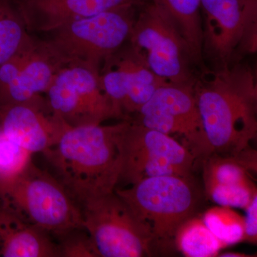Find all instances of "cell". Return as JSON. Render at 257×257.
<instances>
[{
  "instance_id": "8fae6325",
  "label": "cell",
  "mask_w": 257,
  "mask_h": 257,
  "mask_svg": "<svg viewBox=\"0 0 257 257\" xmlns=\"http://www.w3.org/2000/svg\"><path fill=\"white\" fill-rule=\"evenodd\" d=\"M193 84L167 83L132 120L170 136L181 137L182 144L198 160L202 155L204 132Z\"/></svg>"
},
{
  "instance_id": "7c38bea8",
  "label": "cell",
  "mask_w": 257,
  "mask_h": 257,
  "mask_svg": "<svg viewBox=\"0 0 257 257\" xmlns=\"http://www.w3.org/2000/svg\"><path fill=\"white\" fill-rule=\"evenodd\" d=\"M99 78L115 114L124 120L136 114L159 88L168 83L154 73L130 46L120 48L104 61Z\"/></svg>"
},
{
  "instance_id": "3957f363",
  "label": "cell",
  "mask_w": 257,
  "mask_h": 257,
  "mask_svg": "<svg viewBox=\"0 0 257 257\" xmlns=\"http://www.w3.org/2000/svg\"><path fill=\"white\" fill-rule=\"evenodd\" d=\"M115 192L150 231L158 254L175 249L177 230L202 199L192 175L150 177Z\"/></svg>"
},
{
  "instance_id": "30bf717a",
  "label": "cell",
  "mask_w": 257,
  "mask_h": 257,
  "mask_svg": "<svg viewBox=\"0 0 257 257\" xmlns=\"http://www.w3.org/2000/svg\"><path fill=\"white\" fill-rule=\"evenodd\" d=\"M201 8L204 52L217 68L232 64L237 53L256 52L257 0H201Z\"/></svg>"
},
{
  "instance_id": "44dd1931",
  "label": "cell",
  "mask_w": 257,
  "mask_h": 257,
  "mask_svg": "<svg viewBox=\"0 0 257 257\" xmlns=\"http://www.w3.org/2000/svg\"><path fill=\"white\" fill-rule=\"evenodd\" d=\"M32 155L0 130V184L23 170Z\"/></svg>"
},
{
  "instance_id": "52a82bcc",
  "label": "cell",
  "mask_w": 257,
  "mask_h": 257,
  "mask_svg": "<svg viewBox=\"0 0 257 257\" xmlns=\"http://www.w3.org/2000/svg\"><path fill=\"white\" fill-rule=\"evenodd\" d=\"M83 226L99 257L158 255L150 231L115 191L80 206Z\"/></svg>"
},
{
  "instance_id": "7a4b0ae2",
  "label": "cell",
  "mask_w": 257,
  "mask_h": 257,
  "mask_svg": "<svg viewBox=\"0 0 257 257\" xmlns=\"http://www.w3.org/2000/svg\"><path fill=\"white\" fill-rule=\"evenodd\" d=\"M126 124L127 121L122 120L115 124L69 128L58 143L42 153L51 173L79 207L116 188Z\"/></svg>"
},
{
  "instance_id": "9c48e42d",
  "label": "cell",
  "mask_w": 257,
  "mask_h": 257,
  "mask_svg": "<svg viewBox=\"0 0 257 257\" xmlns=\"http://www.w3.org/2000/svg\"><path fill=\"white\" fill-rule=\"evenodd\" d=\"M45 94L51 109L69 127L102 124L116 118L101 87L99 70L87 66L62 67Z\"/></svg>"
},
{
  "instance_id": "ffe728a7",
  "label": "cell",
  "mask_w": 257,
  "mask_h": 257,
  "mask_svg": "<svg viewBox=\"0 0 257 257\" xmlns=\"http://www.w3.org/2000/svg\"><path fill=\"white\" fill-rule=\"evenodd\" d=\"M202 219L226 247L243 241L244 217L233 208L214 206L204 211Z\"/></svg>"
},
{
  "instance_id": "cb8c5ba5",
  "label": "cell",
  "mask_w": 257,
  "mask_h": 257,
  "mask_svg": "<svg viewBox=\"0 0 257 257\" xmlns=\"http://www.w3.org/2000/svg\"><path fill=\"white\" fill-rule=\"evenodd\" d=\"M244 236L243 241L252 244L257 242V194L245 208Z\"/></svg>"
},
{
  "instance_id": "ac0fdd59",
  "label": "cell",
  "mask_w": 257,
  "mask_h": 257,
  "mask_svg": "<svg viewBox=\"0 0 257 257\" xmlns=\"http://www.w3.org/2000/svg\"><path fill=\"white\" fill-rule=\"evenodd\" d=\"M226 246L213 234L202 216L194 215L177 230L175 248L186 257L217 256Z\"/></svg>"
},
{
  "instance_id": "6da1fadb",
  "label": "cell",
  "mask_w": 257,
  "mask_h": 257,
  "mask_svg": "<svg viewBox=\"0 0 257 257\" xmlns=\"http://www.w3.org/2000/svg\"><path fill=\"white\" fill-rule=\"evenodd\" d=\"M194 94L204 132L200 160L212 155L236 156L253 149L257 135L256 77L247 65L218 67L196 78Z\"/></svg>"
},
{
  "instance_id": "ba28073f",
  "label": "cell",
  "mask_w": 257,
  "mask_h": 257,
  "mask_svg": "<svg viewBox=\"0 0 257 257\" xmlns=\"http://www.w3.org/2000/svg\"><path fill=\"white\" fill-rule=\"evenodd\" d=\"M121 140L119 182L130 186L161 176H190L197 160L173 137L128 119Z\"/></svg>"
},
{
  "instance_id": "603a6c76",
  "label": "cell",
  "mask_w": 257,
  "mask_h": 257,
  "mask_svg": "<svg viewBox=\"0 0 257 257\" xmlns=\"http://www.w3.org/2000/svg\"><path fill=\"white\" fill-rule=\"evenodd\" d=\"M56 236L60 257H99L84 226L67 230Z\"/></svg>"
},
{
  "instance_id": "5b68a950",
  "label": "cell",
  "mask_w": 257,
  "mask_h": 257,
  "mask_svg": "<svg viewBox=\"0 0 257 257\" xmlns=\"http://www.w3.org/2000/svg\"><path fill=\"white\" fill-rule=\"evenodd\" d=\"M140 6H130L64 24L45 40L62 65L82 64L100 69L131 35Z\"/></svg>"
},
{
  "instance_id": "9a60e30c",
  "label": "cell",
  "mask_w": 257,
  "mask_h": 257,
  "mask_svg": "<svg viewBox=\"0 0 257 257\" xmlns=\"http://www.w3.org/2000/svg\"><path fill=\"white\" fill-rule=\"evenodd\" d=\"M62 67L45 41L37 40L18 77L0 95V106L28 102L41 97Z\"/></svg>"
},
{
  "instance_id": "277c9868",
  "label": "cell",
  "mask_w": 257,
  "mask_h": 257,
  "mask_svg": "<svg viewBox=\"0 0 257 257\" xmlns=\"http://www.w3.org/2000/svg\"><path fill=\"white\" fill-rule=\"evenodd\" d=\"M0 202L50 235L83 226L79 204L50 171L40 168L32 160L0 184Z\"/></svg>"
},
{
  "instance_id": "5bb4252c",
  "label": "cell",
  "mask_w": 257,
  "mask_h": 257,
  "mask_svg": "<svg viewBox=\"0 0 257 257\" xmlns=\"http://www.w3.org/2000/svg\"><path fill=\"white\" fill-rule=\"evenodd\" d=\"M28 31L49 32L74 20L146 0H15Z\"/></svg>"
},
{
  "instance_id": "e0dca14e",
  "label": "cell",
  "mask_w": 257,
  "mask_h": 257,
  "mask_svg": "<svg viewBox=\"0 0 257 257\" xmlns=\"http://www.w3.org/2000/svg\"><path fill=\"white\" fill-rule=\"evenodd\" d=\"M162 5L175 20L194 65L204 68V30L201 0H152Z\"/></svg>"
},
{
  "instance_id": "7402d4cb",
  "label": "cell",
  "mask_w": 257,
  "mask_h": 257,
  "mask_svg": "<svg viewBox=\"0 0 257 257\" xmlns=\"http://www.w3.org/2000/svg\"><path fill=\"white\" fill-rule=\"evenodd\" d=\"M207 197L216 205L243 209L247 207L255 194V184L251 185L219 186L204 187Z\"/></svg>"
},
{
  "instance_id": "8992f818",
  "label": "cell",
  "mask_w": 257,
  "mask_h": 257,
  "mask_svg": "<svg viewBox=\"0 0 257 257\" xmlns=\"http://www.w3.org/2000/svg\"><path fill=\"white\" fill-rule=\"evenodd\" d=\"M128 41L149 68L166 82L184 84L195 81L188 46L162 5L146 0L139 8Z\"/></svg>"
},
{
  "instance_id": "d4e9b609",
  "label": "cell",
  "mask_w": 257,
  "mask_h": 257,
  "mask_svg": "<svg viewBox=\"0 0 257 257\" xmlns=\"http://www.w3.org/2000/svg\"><path fill=\"white\" fill-rule=\"evenodd\" d=\"M217 256L221 257H249L250 255L246 254L244 253L238 252V251H226V252H220Z\"/></svg>"
},
{
  "instance_id": "2e32d148",
  "label": "cell",
  "mask_w": 257,
  "mask_h": 257,
  "mask_svg": "<svg viewBox=\"0 0 257 257\" xmlns=\"http://www.w3.org/2000/svg\"><path fill=\"white\" fill-rule=\"evenodd\" d=\"M0 256L60 257V252L50 234L0 202Z\"/></svg>"
},
{
  "instance_id": "4fadbf2b",
  "label": "cell",
  "mask_w": 257,
  "mask_h": 257,
  "mask_svg": "<svg viewBox=\"0 0 257 257\" xmlns=\"http://www.w3.org/2000/svg\"><path fill=\"white\" fill-rule=\"evenodd\" d=\"M69 128L51 109L45 96L0 106V130L32 155L54 146Z\"/></svg>"
},
{
  "instance_id": "d6986e66",
  "label": "cell",
  "mask_w": 257,
  "mask_h": 257,
  "mask_svg": "<svg viewBox=\"0 0 257 257\" xmlns=\"http://www.w3.org/2000/svg\"><path fill=\"white\" fill-rule=\"evenodd\" d=\"M15 0H0V66L14 57L30 40Z\"/></svg>"
}]
</instances>
